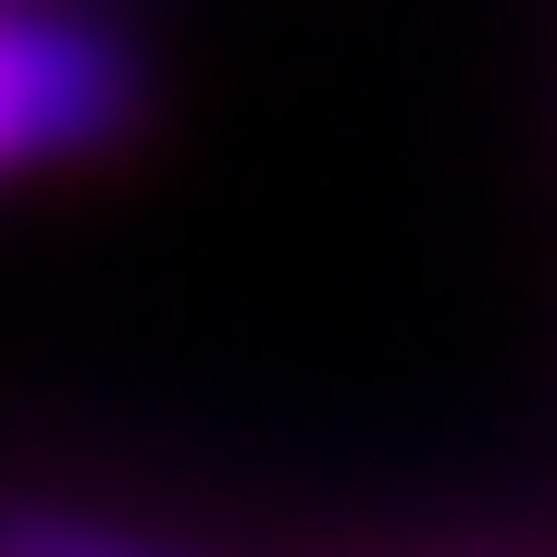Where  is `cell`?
<instances>
[{"instance_id":"cell-2","label":"cell","mask_w":557,"mask_h":557,"mask_svg":"<svg viewBox=\"0 0 557 557\" xmlns=\"http://www.w3.org/2000/svg\"><path fill=\"white\" fill-rule=\"evenodd\" d=\"M0 557H199V545H161V533H137V520H100V508L0 496Z\"/></svg>"},{"instance_id":"cell-1","label":"cell","mask_w":557,"mask_h":557,"mask_svg":"<svg viewBox=\"0 0 557 557\" xmlns=\"http://www.w3.org/2000/svg\"><path fill=\"white\" fill-rule=\"evenodd\" d=\"M149 75L75 0H0V186L50 174V161H100L137 124Z\"/></svg>"}]
</instances>
